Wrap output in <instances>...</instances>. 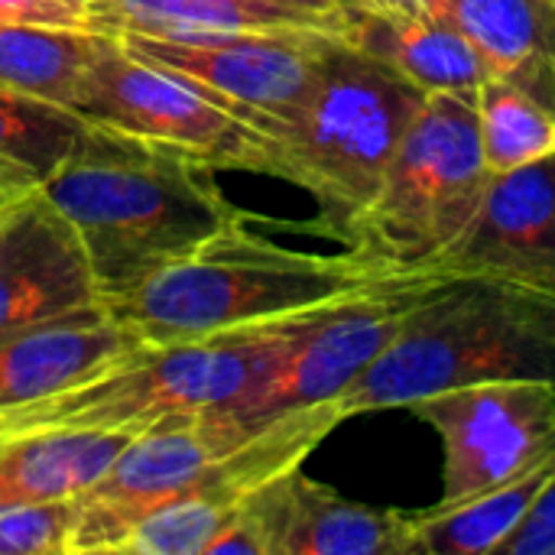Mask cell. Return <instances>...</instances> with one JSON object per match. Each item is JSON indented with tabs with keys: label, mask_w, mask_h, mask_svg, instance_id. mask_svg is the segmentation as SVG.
<instances>
[{
	"label": "cell",
	"mask_w": 555,
	"mask_h": 555,
	"mask_svg": "<svg viewBox=\"0 0 555 555\" xmlns=\"http://www.w3.org/2000/svg\"><path fill=\"white\" fill-rule=\"evenodd\" d=\"M39 192L81 241L101 299L250 218L224 198L208 159L94 124Z\"/></svg>",
	"instance_id": "6da1fadb"
},
{
	"label": "cell",
	"mask_w": 555,
	"mask_h": 555,
	"mask_svg": "<svg viewBox=\"0 0 555 555\" xmlns=\"http://www.w3.org/2000/svg\"><path fill=\"white\" fill-rule=\"evenodd\" d=\"M403 273L351 250H289L254 234L250 218H241L133 286L104 296L101 306L140 345H172L306 312Z\"/></svg>",
	"instance_id": "7a4b0ae2"
},
{
	"label": "cell",
	"mask_w": 555,
	"mask_h": 555,
	"mask_svg": "<svg viewBox=\"0 0 555 555\" xmlns=\"http://www.w3.org/2000/svg\"><path fill=\"white\" fill-rule=\"evenodd\" d=\"M319 309L192 341L137 345L65 390L0 413V442L39 433L140 436L182 416L231 406L280 364Z\"/></svg>",
	"instance_id": "3957f363"
},
{
	"label": "cell",
	"mask_w": 555,
	"mask_h": 555,
	"mask_svg": "<svg viewBox=\"0 0 555 555\" xmlns=\"http://www.w3.org/2000/svg\"><path fill=\"white\" fill-rule=\"evenodd\" d=\"M537 377L555 384V338L537 296L455 280L439 283L400 325L390 345L338 397L345 420L410 410L446 390L481 380Z\"/></svg>",
	"instance_id": "277c9868"
},
{
	"label": "cell",
	"mask_w": 555,
	"mask_h": 555,
	"mask_svg": "<svg viewBox=\"0 0 555 555\" xmlns=\"http://www.w3.org/2000/svg\"><path fill=\"white\" fill-rule=\"evenodd\" d=\"M423 98L377 59L335 42L309 101L267 130L263 176L306 189L319 202L315 231L341 241L374 198Z\"/></svg>",
	"instance_id": "5b68a950"
},
{
	"label": "cell",
	"mask_w": 555,
	"mask_h": 555,
	"mask_svg": "<svg viewBox=\"0 0 555 555\" xmlns=\"http://www.w3.org/2000/svg\"><path fill=\"white\" fill-rule=\"evenodd\" d=\"M488 182L475 98L433 91L341 241L364 260L420 273L465 231Z\"/></svg>",
	"instance_id": "8992f818"
},
{
	"label": "cell",
	"mask_w": 555,
	"mask_h": 555,
	"mask_svg": "<svg viewBox=\"0 0 555 555\" xmlns=\"http://www.w3.org/2000/svg\"><path fill=\"white\" fill-rule=\"evenodd\" d=\"M68 111L94 127H111L140 140L182 146L215 169L263 172L267 137L237 120L185 78L156 68L107 36L98 59L81 75Z\"/></svg>",
	"instance_id": "52a82bcc"
},
{
	"label": "cell",
	"mask_w": 555,
	"mask_h": 555,
	"mask_svg": "<svg viewBox=\"0 0 555 555\" xmlns=\"http://www.w3.org/2000/svg\"><path fill=\"white\" fill-rule=\"evenodd\" d=\"M120 46L166 68L218 101L237 120L267 137L289 120L315 91L338 36L325 33H228L202 39H166L124 29Z\"/></svg>",
	"instance_id": "ba28073f"
},
{
	"label": "cell",
	"mask_w": 555,
	"mask_h": 555,
	"mask_svg": "<svg viewBox=\"0 0 555 555\" xmlns=\"http://www.w3.org/2000/svg\"><path fill=\"white\" fill-rule=\"evenodd\" d=\"M436 286L426 273H403L322 306L280 364L247 397L218 410L244 423H263L289 410L338 400Z\"/></svg>",
	"instance_id": "9c48e42d"
},
{
	"label": "cell",
	"mask_w": 555,
	"mask_h": 555,
	"mask_svg": "<svg viewBox=\"0 0 555 555\" xmlns=\"http://www.w3.org/2000/svg\"><path fill=\"white\" fill-rule=\"evenodd\" d=\"M257 426L224 410H208L127 439L111 468L75 498L68 555H117L143 514L192 488Z\"/></svg>",
	"instance_id": "30bf717a"
},
{
	"label": "cell",
	"mask_w": 555,
	"mask_h": 555,
	"mask_svg": "<svg viewBox=\"0 0 555 555\" xmlns=\"http://www.w3.org/2000/svg\"><path fill=\"white\" fill-rule=\"evenodd\" d=\"M442 446V504L481 494L555 446V384L537 377L481 380L410 406Z\"/></svg>",
	"instance_id": "8fae6325"
},
{
	"label": "cell",
	"mask_w": 555,
	"mask_h": 555,
	"mask_svg": "<svg viewBox=\"0 0 555 555\" xmlns=\"http://www.w3.org/2000/svg\"><path fill=\"white\" fill-rule=\"evenodd\" d=\"M416 511L367 507L302 468L254 491L208 555H410Z\"/></svg>",
	"instance_id": "7c38bea8"
},
{
	"label": "cell",
	"mask_w": 555,
	"mask_h": 555,
	"mask_svg": "<svg viewBox=\"0 0 555 555\" xmlns=\"http://www.w3.org/2000/svg\"><path fill=\"white\" fill-rule=\"evenodd\" d=\"M420 273L436 283L478 280L555 299V153L491 176L465 231Z\"/></svg>",
	"instance_id": "4fadbf2b"
},
{
	"label": "cell",
	"mask_w": 555,
	"mask_h": 555,
	"mask_svg": "<svg viewBox=\"0 0 555 555\" xmlns=\"http://www.w3.org/2000/svg\"><path fill=\"white\" fill-rule=\"evenodd\" d=\"M101 302L68 221L29 192L0 215V338Z\"/></svg>",
	"instance_id": "5bb4252c"
},
{
	"label": "cell",
	"mask_w": 555,
	"mask_h": 555,
	"mask_svg": "<svg viewBox=\"0 0 555 555\" xmlns=\"http://www.w3.org/2000/svg\"><path fill=\"white\" fill-rule=\"evenodd\" d=\"M140 341L98 302L0 338V413L52 397Z\"/></svg>",
	"instance_id": "9a60e30c"
},
{
	"label": "cell",
	"mask_w": 555,
	"mask_h": 555,
	"mask_svg": "<svg viewBox=\"0 0 555 555\" xmlns=\"http://www.w3.org/2000/svg\"><path fill=\"white\" fill-rule=\"evenodd\" d=\"M348 46L387 65L423 94L475 98L488 68L452 13H406L371 3L348 33Z\"/></svg>",
	"instance_id": "2e32d148"
},
{
	"label": "cell",
	"mask_w": 555,
	"mask_h": 555,
	"mask_svg": "<svg viewBox=\"0 0 555 555\" xmlns=\"http://www.w3.org/2000/svg\"><path fill=\"white\" fill-rule=\"evenodd\" d=\"M452 16L488 75L520 85L555 114V0H459Z\"/></svg>",
	"instance_id": "e0dca14e"
},
{
	"label": "cell",
	"mask_w": 555,
	"mask_h": 555,
	"mask_svg": "<svg viewBox=\"0 0 555 555\" xmlns=\"http://www.w3.org/2000/svg\"><path fill=\"white\" fill-rule=\"evenodd\" d=\"M555 478V446L520 475L452 501L416 511L410 555H498L504 540L527 520L540 494Z\"/></svg>",
	"instance_id": "ac0fdd59"
},
{
	"label": "cell",
	"mask_w": 555,
	"mask_h": 555,
	"mask_svg": "<svg viewBox=\"0 0 555 555\" xmlns=\"http://www.w3.org/2000/svg\"><path fill=\"white\" fill-rule=\"evenodd\" d=\"M133 436L117 433H39L0 442V511L39 501L78 498L117 459Z\"/></svg>",
	"instance_id": "d6986e66"
},
{
	"label": "cell",
	"mask_w": 555,
	"mask_h": 555,
	"mask_svg": "<svg viewBox=\"0 0 555 555\" xmlns=\"http://www.w3.org/2000/svg\"><path fill=\"white\" fill-rule=\"evenodd\" d=\"M124 29L166 36V39H202L228 33H325L345 39L332 23L273 7L267 0H104V33Z\"/></svg>",
	"instance_id": "ffe728a7"
},
{
	"label": "cell",
	"mask_w": 555,
	"mask_h": 555,
	"mask_svg": "<svg viewBox=\"0 0 555 555\" xmlns=\"http://www.w3.org/2000/svg\"><path fill=\"white\" fill-rule=\"evenodd\" d=\"M88 120L75 111L0 85V189L39 192L72 156Z\"/></svg>",
	"instance_id": "44dd1931"
},
{
	"label": "cell",
	"mask_w": 555,
	"mask_h": 555,
	"mask_svg": "<svg viewBox=\"0 0 555 555\" xmlns=\"http://www.w3.org/2000/svg\"><path fill=\"white\" fill-rule=\"evenodd\" d=\"M104 33L59 23H0V85L68 107Z\"/></svg>",
	"instance_id": "7402d4cb"
},
{
	"label": "cell",
	"mask_w": 555,
	"mask_h": 555,
	"mask_svg": "<svg viewBox=\"0 0 555 555\" xmlns=\"http://www.w3.org/2000/svg\"><path fill=\"white\" fill-rule=\"evenodd\" d=\"M475 117L491 176L524 169L555 153V114L507 78L488 75L478 85Z\"/></svg>",
	"instance_id": "603a6c76"
},
{
	"label": "cell",
	"mask_w": 555,
	"mask_h": 555,
	"mask_svg": "<svg viewBox=\"0 0 555 555\" xmlns=\"http://www.w3.org/2000/svg\"><path fill=\"white\" fill-rule=\"evenodd\" d=\"M75 498L0 511V555H68Z\"/></svg>",
	"instance_id": "cb8c5ba5"
},
{
	"label": "cell",
	"mask_w": 555,
	"mask_h": 555,
	"mask_svg": "<svg viewBox=\"0 0 555 555\" xmlns=\"http://www.w3.org/2000/svg\"><path fill=\"white\" fill-rule=\"evenodd\" d=\"M0 23H59L104 33V0H0Z\"/></svg>",
	"instance_id": "d4e9b609"
},
{
	"label": "cell",
	"mask_w": 555,
	"mask_h": 555,
	"mask_svg": "<svg viewBox=\"0 0 555 555\" xmlns=\"http://www.w3.org/2000/svg\"><path fill=\"white\" fill-rule=\"evenodd\" d=\"M498 555H555V478Z\"/></svg>",
	"instance_id": "484cf974"
},
{
	"label": "cell",
	"mask_w": 555,
	"mask_h": 555,
	"mask_svg": "<svg viewBox=\"0 0 555 555\" xmlns=\"http://www.w3.org/2000/svg\"><path fill=\"white\" fill-rule=\"evenodd\" d=\"M267 3L283 7V10H293V13H302V16H312V20H322V23H332L335 29L345 33V42H348L351 23L374 0H267Z\"/></svg>",
	"instance_id": "4316f807"
},
{
	"label": "cell",
	"mask_w": 555,
	"mask_h": 555,
	"mask_svg": "<svg viewBox=\"0 0 555 555\" xmlns=\"http://www.w3.org/2000/svg\"><path fill=\"white\" fill-rule=\"evenodd\" d=\"M374 3L406 13H452L459 0H374Z\"/></svg>",
	"instance_id": "83f0119b"
},
{
	"label": "cell",
	"mask_w": 555,
	"mask_h": 555,
	"mask_svg": "<svg viewBox=\"0 0 555 555\" xmlns=\"http://www.w3.org/2000/svg\"><path fill=\"white\" fill-rule=\"evenodd\" d=\"M540 306H543V319H546V328H550V335L555 338V299H540Z\"/></svg>",
	"instance_id": "f1b7e54d"
},
{
	"label": "cell",
	"mask_w": 555,
	"mask_h": 555,
	"mask_svg": "<svg viewBox=\"0 0 555 555\" xmlns=\"http://www.w3.org/2000/svg\"><path fill=\"white\" fill-rule=\"evenodd\" d=\"M13 202H16V195H10V192H3V189H0V211H3L7 205H13Z\"/></svg>",
	"instance_id": "f546056e"
},
{
	"label": "cell",
	"mask_w": 555,
	"mask_h": 555,
	"mask_svg": "<svg viewBox=\"0 0 555 555\" xmlns=\"http://www.w3.org/2000/svg\"><path fill=\"white\" fill-rule=\"evenodd\" d=\"M7 208H10V205H7ZM7 208H3V211H7ZM3 211H0V215H3Z\"/></svg>",
	"instance_id": "4dcf8cb0"
}]
</instances>
